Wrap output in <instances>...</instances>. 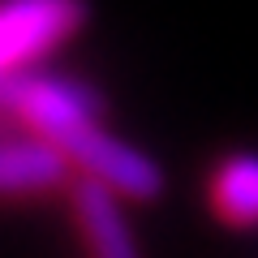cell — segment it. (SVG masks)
<instances>
[{
	"label": "cell",
	"instance_id": "5b68a950",
	"mask_svg": "<svg viewBox=\"0 0 258 258\" xmlns=\"http://www.w3.org/2000/svg\"><path fill=\"white\" fill-rule=\"evenodd\" d=\"M69 203H74V220H78V232H82L86 258H142L116 194L78 176L69 185Z\"/></svg>",
	"mask_w": 258,
	"mask_h": 258
},
{
	"label": "cell",
	"instance_id": "277c9868",
	"mask_svg": "<svg viewBox=\"0 0 258 258\" xmlns=\"http://www.w3.org/2000/svg\"><path fill=\"white\" fill-rule=\"evenodd\" d=\"M78 172L60 147L43 138H0V198H30L74 185Z\"/></svg>",
	"mask_w": 258,
	"mask_h": 258
},
{
	"label": "cell",
	"instance_id": "7a4b0ae2",
	"mask_svg": "<svg viewBox=\"0 0 258 258\" xmlns=\"http://www.w3.org/2000/svg\"><path fill=\"white\" fill-rule=\"evenodd\" d=\"M0 108L18 116L30 138H43L52 147L99 125V99L82 82L52 78V74H26L18 82H9L0 91Z\"/></svg>",
	"mask_w": 258,
	"mask_h": 258
},
{
	"label": "cell",
	"instance_id": "8992f818",
	"mask_svg": "<svg viewBox=\"0 0 258 258\" xmlns=\"http://www.w3.org/2000/svg\"><path fill=\"white\" fill-rule=\"evenodd\" d=\"M207 203L228 228H258V155H228L207 181Z\"/></svg>",
	"mask_w": 258,
	"mask_h": 258
},
{
	"label": "cell",
	"instance_id": "3957f363",
	"mask_svg": "<svg viewBox=\"0 0 258 258\" xmlns=\"http://www.w3.org/2000/svg\"><path fill=\"white\" fill-rule=\"evenodd\" d=\"M60 151L82 181L103 185L108 194H116L120 203H151L164 189V172H159L155 159L142 155L129 142H120L116 134H108L99 125L74 134L69 142H60Z\"/></svg>",
	"mask_w": 258,
	"mask_h": 258
},
{
	"label": "cell",
	"instance_id": "6da1fadb",
	"mask_svg": "<svg viewBox=\"0 0 258 258\" xmlns=\"http://www.w3.org/2000/svg\"><path fill=\"white\" fill-rule=\"evenodd\" d=\"M86 9L69 0H13L0 5V91L35 74V64L82 30Z\"/></svg>",
	"mask_w": 258,
	"mask_h": 258
}]
</instances>
